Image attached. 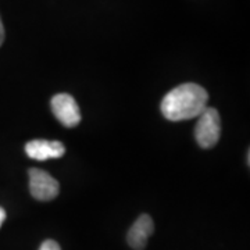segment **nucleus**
I'll list each match as a JSON object with an SVG mask.
<instances>
[{
    "label": "nucleus",
    "instance_id": "obj_1",
    "mask_svg": "<svg viewBox=\"0 0 250 250\" xmlns=\"http://www.w3.org/2000/svg\"><path fill=\"white\" fill-rule=\"evenodd\" d=\"M208 102V93L197 83H182L161 100V113L168 121H185L199 117Z\"/></svg>",
    "mask_w": 250,
    "mask_h": 250
},
{
    "label": "nucleus",
    "instance_id": "obj_2",
    "mask_svg": "<svg viewBox=\"0 0 250 250\" xmlns=\"http://www.w3.org/2000/svg\"><path fill=\"white\" fill-rule=\"evenodd\" d=\"M195 126V138L197 145L203 149H211L220 141L221 136V117L213 107H207L197 117Z\"/></svg>",
    "mask_w": 250,
    "mask_h": 250
},
{
    "label": "nucleus",
    "instance_id": "obj_3",
    "mask_svg": "<svg viewBox=\"0 0 250 250\" xmlns=\"http://www.w3.org/2000/svg\"><path fill=\"white\" fill-rule=\"evenodd\" d=\"M60 185L56 179L43 170L31 168L29 170V192L41 202H49L57 197Z\"/></svg>",
    "mask_w": 250,
    "mask_h": 250
},
{
    "label": "nucleus",
    "instance_id": "obj_4",
    "mask_svg": "<svg viewBox=\"0 0 250 250\" xmlns=\"http://www.w3.org/2000/svg\"><path fill=\"white\" fill-rule=\"evenodd\" d=\"M52 111L54 117L67 128H74L80 124L81 111L75 99L68 93H59L52 98Z\"/></svg>",
    "mask_w": 250,
    "mask_h": 250
},
{
    "label": "nucleus",
    "instance_id": "obj_5",
    "mask_svg": "<svg viewBox=\"0 0 250 250\" xmlns=\"http://www.w3.org/2000/svg\"><path fill=\"white\" fill-rule=\"evenodd\" d=\"M25 153L29 159L45 161L49 159H60L65 153V147L59 141L35 139L25 145Z\"/></svg>",
    "mask_w": 250,
    "mask_h": 250
},
{
    "label": "nucleus",
    "instance_id": "obj_6",
    "mask_svg": "<svg viewBox=\"0 0 250 250\" xmlns=\"http://www.w3.org/2000/svg\"><path fill=\"white\" fill-rule=\"evenodd\" d=\"M153 231L154 224L152 217L149 214H142L128 231V245L134 250H143L147 245V239L152 236Z\"/></svg>",
    "mask_w": 250,
    "mask_h": 250
},
{
    "label": "nucleus",
    "instance_id": "obj_7",
    "mask_svg": "<svg viewBox=\"0 0 250 250\" xmlns=\"http://www.w3.org/2000/svg\"><path fill=\"white\" fill-rule=\"evenodd\" d=\"M39 250H62L60 249V246H59V243L54 241H45L42 245H41V248Z\"/></svg>",
    "mask_w": 250,
    "mask_h": 250
},
{
    "label": "nucleus",
    "instance_id": "obj_8",
    "mask_svg": "<svg viewBox=\"0 0 250 250\" xmlns=\"http://www.w3.org/2000/svg\"><path fill=\"white\" fill-rule=\"evenodd\" d=\"M3 42H4V27H3L1 18H0V46L3 45Z\"/></svg>",
    "mask_w": 250,
    "mask_h": 250
},
{
    "label": "nucleus",
    "instance_id": "obj_9",
    "mask_svg": "<svg viewBox=\"0 0 250 250\" xmlns=\"http://www.w3.org/2000/svg\"><path fill=\"white\" fill-rule=\"evenodd\" d=\"M4 220H6V211H4V208H3V207H0V227L3 225Z\"/></svg>",
    "mask_w": 250,
    "mask_h": 250
}]
</instances>
